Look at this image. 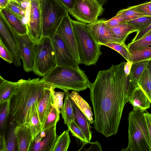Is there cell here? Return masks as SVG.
I'll return each mask as SVG.
<instances>
[{
	"label": "cell",
	"instance_id": "45",
	"mask_svg": "<svg viewBox=\"0 0 151 151\" xmlns=\"http://www.w3.org/2000/svg\"><path fill=\"white\" fill-rule=\"evenodd\" d=\"M68 11L71 10L74 6L76 0H58Z\"/></svg>",
	"mask_w": 151,
	"mask_h": 151
},
{
	"label": "cell",
	"instance_id": "7",
	"mask_svg": "<svg viewBox=\"0 0 151 151\" xmlns=\"http://www.w3.org/2000/svg\"><path fill=\"white\" fill-rule=\"evenodd\" d=\"M57 66L51 38L42 37L34 44V73L44 77Z\"/></svg>",
	"mask_w": 151,
	"mask_h": 151
},
{
	"label": "cell",
	"instance_id": "1",
	"mask_svg": "<svg viewBox=\"0 0 151 151\" xmlns=\"http://www.w3.org/2000/svg\"><path fill=\"white\" fill-rule=\"evenodd\" d=\"M125 62L99 71L89 88L93 109L94 128L106 137L116 134L124 106L133 86L124 70Z\"/></svg>",
	"mask_w": 151,
	"mask_h": 151
},
{
	"label": "cell",
	"instance_id": "5",
	"mask_svg": "<svg viewBox=\"0 0 151 151\" xmlns=\"http://www.w3.org/2000/svg\"><path fill=\"white\" fill-rule=\"evenodd\" d=\"M132 110L128 121L127 147L122 151H151V145L144 113Z\"/></svg>",
	"mask_w": 151,
	"mask_h": 151
},
{
	"label": "cell",
	"instance_id": "11",
	"mask_svg": "<svg viewBox=\"0 0 151 151\" xmlns=\"http://www.w3.org/2000/svg\"><path fill=\"white\" fill-rule=\"evenodd\" d=\"M30 1L29 20L26 25L27 34L35 44L39 41L42 37L40 1Z\"/></svg>",
	"mask_w": 151,
	"mask_h": 151
},
{
	"label": "cell",
	"instance_id": "29",
	"mask_svg": "<svg viewBox=\"0 0 151 151\" xmlns=\"http://www.w3.org/2000/svg\"><path fill=\"white\" fill-rule=\"evenodd\" d=\"M17 124L15 122L10 121L6 140L7 151L17 150L16 129Z\"/></svg>",
	"mask_w": 151,
	"mask_h": 151
},
{
	"label": "cell",
	"instance_id": "28",
	"mask_svg": "<svg viewBox=\"0 0 151 151\" xmlns=\"http://www.w3.org/2000/svg\"><path fill=\"white\" fill-rule=\"evenodd\" d=\"M5 8L20 18L25 24L28 22L29 11L24 9L17 3L10 1Z\"/></svg>",
	"mask_w": 151,
	"mask_h": 151
},
{
	"label": "cell",
	"instance_id": "12",
	"mask_svg": "<svg viewBox=\"0 0 151 151\" xmlns=\"http://www.w3.org/2000/svg\"><path fill=\"white\" fill-rule=\"evenodd\" d=\"M56 126L42 130L32 140L29 151H52L58 136Z\"/></svg>",
	"mask_w": 151,
	"mask_h": 151
},
{
	"label": "cell",
	"instance_id": "37",
	"mask_svg": "<svg viewBox=\"0 0 151 151\" xmlns=\"http://www.w3.org/2000/svg\"><path fill=\"white\" fill-rule=\"evenodd\" d=\"M60 120V114L53 106L52 109L45 122L43 129L45 130L56 125Z\"/></svg>",
	"mask_w": 151,
	"mask_h": 151
},
{
	"label": "cell",
	"instance_id": "36",
	"mask_svg": "<svg viewBox=\"0 0 151 151\" xmlns=\"http://www.w3.org/2000/svg\"><path fill=\"white\" fill-rule=\"evenodd\" d=\"M66 125L72 135L79 139L83 144L89 142L75 121H72Z\"/></svg>",
	"mask_w": 151,
	"mask_h": 151
},
{
	"label": "cell",
	"instance_id": "34",
	"mask_svg": "<svg viewBox=\"0 0 151 151\" xmlns=\"http://www.w3.org/2000/svg\"><path fill=\"white\" fill-rule=\"evenodd\" d=\"M151 45V35L145 36L134 42H131L127 45L129 50H137Z\"/></svg>",
	"mask_w": 151,
	"mask_h": 151
},
{
	"label": "cell",
	"instance_id": "41",
	"mask_svg": "<svg viewBox=\"0 0 151 151\" xmlns=\"http://www.w3.org/2000/svg\"><path fill=\"white\" fill-rule=\"evenodd\" d=\"M105 23L109 27H112L123 23L127 22L120 13L117 12L115 16L108 20H105Z\"/></svg>",
	"mask_w": 151,
	"mask_h": 151
},
{
	"label": "cell",
	"instance_id": "21",
	"mask_svg": "<svg viewBox=\"0 0 151 151\" xmlns=\"http://www.w3.org/2000/svg\"><path fill=\"white\" fill-rule=\"evenodd\" d=\"M72 102L75 115V121L82 130L87 140L90 142L92 136L91 130L92 127L85 115L73 101Z\"/></svg>",
	"mask_w": 151,
	"mask_h": 151
},
{
	"label": "cell",
	"instance_id": "42",
	"mask_svg": "<svg viewBox=\"0 0 151 151\" xmlns=\"http://www.w3.org/2000/svg\"><path fill=\"white\" fill-rule=\"evenodd\" d=\"M0 57L9 63H13L12 58L9 52L0 41Z\"/></svg>",
	"mask_w": 151,
	"mask_h": 151
},
{
	"label": "cell",
	"instance_id": "46",
	"mask_svg": "<svg viewBox=\"0 0 151 151\" xmlns=\"http://www.w3.org/2000/svg\"><path fill=\"white\" fill-rule=\"evenodd\" d=\"M0 151H7L6 140L5 136L0 135Z\"/></svg>",
	"mask_w": 151,
	"mask_h": 151
},
{
	"label": "cell",
	"instance_id": "3",
	"mask_svg": "<svg viewBox=\"0 0 151 151\" xmlns=\"http://www.w3.org/2000/svg\"><path fill=\"white\" fill-rule=\"evenodd\" d=\"M40 79L48 86L61 89L64 92L83 91L89 88L91 84L81 69L57 65Z\"/></svg>",
	"mask_w": 151,
	"mask_h": 151
},
{
	"label": "cell",
	"instance_id": "26",
	"mask_svg": "<svg viewBox=\"0 0 151 151\" xmlns=\"http://www.w3.org/2000/svg\"><path fill=\"white\" fill-rule=\"evenodd\" d=\"M138 86L142 90L151 104V76L147 68L143 72L138 83Z\"/></svg>",
	"mask_w": 151,
	"mask_h": 151
},
{
	"label": "cell",
	"instance_id": "6",
	"mask_svg": "<svg viewBox=\"0 0 151 151\" xmlns=\"http://www.w3.org/2000/svg\"><path fill=\"white\" fill-rule=\"evenodd\" d=\"M40 8L42 37L51 38L68 11L58 0H41Z\"/></svg>",
	"mask_w": 151,
	"mask_h": 151
},
{
	"label": "cell",
	"instance_id": "23",
	"mask_svg": "<svg viewBox=\"0 0 151 151\" xmlns=\"http://www.w3.org/2000/svg\"><path fill=\"white\" fill-rule=\"evenodd\" d=\"M70 95L72 100L86 116L90 124H93L94 120L93 113L88 103L75 91H72Z\"/></svg>",
	"mask_w": 151,
	"mask_h": 151
},
{
	"label": "cell",
	"instance_id": "38",
	"mask_svg": "<svg viewBox=\"0 0 151 151\" xmlns=\"http://www.w3.org/2000/svg\"><path fill=\"white\" fill-rule=\"evenodd\" d=\"M51 87L53 100V106L56 109L58 112L60 114V110L63 105V99L64 97L65 92L56 91L55 88Z\"/></svg>",
	"mask_w": 151,
	"mask_h": 151
},
{
	"label": "cell",
	"instance_id": "40",
	"mask_svg": "<svg viewBox=\"0 0 151 151\" xmlns=\"http://www.w3.org/2000/svg\"><path fill=\"white\" fill-rule=\"evenodd\" d=\"M118 12L122 14L124 20L127 22L142 17L146 16L128 7L126 9L120 10Z\"/></svg>",
	"mask_w": 151,
	"mask_h": 151
},
{
	"label": "cell",
	"instance_id": "24",
	"mask_svg": "<svg viewBox=\"0 0 151 151\" xmlns=\"http://www.w3.org/2000/svg\"><path fill=\"white\" fill-rule=\"evenodd\" d=\"M64 103L60 110V114L64 119L65 124L75 121V115L73 105V102L69 91L65 92Z\"/></svg>",
	"mask_w": 151,
	"mask_h": 151
},
{
	"label": "cell",
	"instance_id": "48",
	"mask_svg": "<svg viewBox=\"0 0 151 151\" xmlns=\"http://www.w3.org/2000/svg\"><path fill=\"white\" fill-rule=\"evenodd\" d=\"M10 1L9 0H0V10L5 8Z\"/></svg>",
	"mask_w": 151,
	"mask_h": 151
},
{
	"label": "cell",
	"instance_id": "13",
	"mask_svg": "<svg viewBox=\"0 0 151 151\" xmlns=\"http://www.w3.org/2000/svg\"><path fill=\"white\" fill-rule=\"evenodd\" d=\"M23 68L27 72L33 71L34 66V44L27 34H17Z\"/></svg>",
	"mask_w": 151,
	"mask_h": 151
},
{
	"label": "cell",
	"instance_id": "25",
	"mask_svg": "<svg viewBox=\"0 0 151 151\" xmlns=\"http://www.w3.org/2000/svg\"><path fill=\"white\" fill-rule=\"evenodd\" d=\"M149 61L133 63L129 76L133 86H138L139 80L144 70L147 68Z\"/></svg>",
	"mask_w": 151,
	"mask_h": 151
},
{
	"label": "cell",
	"instance_id": "17",
	"mask_svg": "<svg viewBox=\"0 0 151 151\" xmlns=\"http://www.w3.org/2000/svg\"><path fill=\"white\" fill-rule=\"evenodd\" d=\"M128 102L135 111H145L150 107L151 103L147 97L140 87H135L129 94Z\"/></svg>",
	"mask_w": 151,
	"mask_h": 151
},
{
	"label": "cell",
	"instance_id": "33",
	"mask_svg": "<svg viewBox=\"0 0 151 151\" xmlns=\"http://www.w3.org/2000/svg\"><path fill=\"white\" fill-rule=\"evenodd\" d=\"M102 45L109 47L121 54L127 62L132 61L131 56L128 47L125 43L110 42L104 43Z\"/></svg>",
	"mask_w": 151,
	"mask_h": 151
},
{
	"label": "cell",
	"instance_id": "10",
	"mask_svg": "<svg viewBox=\"0 0 151 151\" xmlns=\"http://www.w3.org/2000/svg\"><path fill=\"white\" fill-rule=\"evenodd\" d=\"M51 39L57 65L80 69L79 62L61 36L56 33Z\"/></svg>",
	"mask_w": 151,
	"mask_h": 151
},
{
	"label": "cell",
	"instance_id": "15",
	"mask_svg": "<svg viewBox=\"0 0 151 151\" xmlns=\"http://www.w3.org/2000/svg\"><path fill=\"white\" fill-rule=\"evenodd\" d=\"M105 19H97L90 24L87 27L96 42L102 45L104 43L116 42L110 27L105 22Z\"/></svg>",
	"mask_w": 151,
	"mask_h": 151
},
{
	"label": "cell",
	"instance_id": "2",
	"mask_svg": "<svg viewBox=\"0 0 151 151\" xmlns=\"http://www.w3.org/2000/svg\"><path fill=\"white\" fill-rule=\"evenodd\" d=\"M17 87L9 100L10 121L18 127L28 125L32 108L43 96L47 86L39 78L20 79Z\"/></svg>",
	"mask_w": 151,
	"mask_h": 151
},
{
	"label": "cell",
	"instance_id": "9",
	"mask_svg": "<svg viewBox=\"0 0 151 151\" xmlns=\"http://www.w3.org/2000/svg\"><path fill=\"white\" fill-rule=\"evenodd\" d=\"M0 41L5 46L17 67L21 65V57L17 34L12 29L0 14Z\"/></svg>",
	"mask_w": 151,
	"mask_h": 151
},
{
	"label": "cell",
	"instance_id": "35",
	"mask_svg": "<svg viewBox=\"0 0 151 151\" xmlns=\"http://www.w3.org/2000/svg\"><path fill=\"white\" fill-rule=\"evenodd\" d=\"M127 22L133 26L137 32L143 29L151 23V17L143 16Z\"/></svg>",
	"mask_w": 151,
	"mask_h": 151
},
{
	"label": "cell",
	"instance_id": "4",
	"mask_svg": "<svg viewBox=\"0 0 151 151\" xmlns=\"http://www.w3.org/2000/svg\"><path fill=\"white\" fill-rule=\"evenodd\" d=\"M77 45L80 64L89 66L95 64L102 54L101 45L98 43L87 24L71 19Z\"/></svg>",
	"mask_w": 151,
	"mask_h": 151
},
{
	"label": "cell",
	"instance_id": "32",
	"mask_svg": "<svg viewBox=\"0 0 151 151\" xmlns=\"http://www.w3.org/2000/svg\"><path fill=\"white\" fill-rule=\"evenodd\" d=\"M0 135L5 136L7 121L9 115V100L0 104Z\"/></svg>",
	"mask_w": 151,
	"mask_h": 151
},
{
	"label": "cell",
	"instance_id": "53",
	"mask_svg": "<svg viewBox=\"0 0 151 151\" xmlns=\"http://www.w3.org/2000/svg\"><path fill=\"white\" fill-rule=\"evenodd\" d=\"M39 0V1H40L41 0Z\"/></svg>",
	"mask_w": 151,
	"mask_h": 151
},
{
	"label": "cell",
	"instance_id": "8",
	"mask_svg": "<svg viewBox=\"0 0 151 151\" xmlns=\"http://www.w3.org/2000/svg\"><path fill=\"white\" fill-rule=\"evenodd\" d=\"M104 10L96 0H76L68 13L78 21L90 24L97 20Z\"/></svg>",
	"mask_w": 151,
	"mask_h": 151
},
{
	"label": "cell",
	"instance_id": "27",
	"mask_svg": "<svg viewBox=\"0 0 151 151\" xmlns=\"http://www.w3.org/2000/svg\"><path fill=\"white\" fill-rule=\"evenodd\" d=\"M39 103V102H38ZM38 103L34 106L29 126L32 136V140L42 130L37 111Z\"/></svg>",
	"mask_w": 151,
	"mask_h": 151
},
{
	"label": "cell",
	"instance_id": "49",
	"mask_svg": "<svg viewBox=\"0 0 151 151\" xmlns=\"http://www.w3.org/2000/svg\"><path fill=\"white\" fill-rule=\"evenodd\" d=\"M102 6L106 3L107 0H96Z\"/></svg>",
	"mask_w": 151,
	"mask_h": 151
},
{
	"label": "cell",
	"instance_id": "16",
	"mask_svg": "<svg viewBox=\"0 0 151 151\" xmlns=\"http://www.w3.org/2000/svg\"><path fill=\"white\" fill-rule=\"evenodd\" d=\"M53 105V100L51 87L47 86L37 107L38 116L42 129L46 120L51 112Z\"/></svg>",
	"mask_w": 151,
	"mask_h": 151
},
{
	"label": "cell",
	"instance_id": "31",
	"mask_svg": "<svg viewBox=\"0 0 151 151\" xmlns=\"http://www.w3.org/2000/svg\"><path fill=\"white\" fill-rule=\"evenodd\" d=\"M68 129L58 136L52 151H67L71 142Z\"/></svg>",
	"mask_w": 151,
	"mask_h": 151
},
{
	"label": "cell",
	"instance_id": "51",
	"mask_svg": "<svg viewBox=\"0 0 151 151\" xmlns=\"http://www.w3.org/2000/svg\"><path fill=\"white\" fill-rule=\"evenodd\" d=\"M150 35H151V30L146 33L144 37Z\"/></svg>",
	"mask_w": 151,
	"mask_h": 151
},
{
	"label": "cell",
	"instance_id": "50",
	"mask_svg": "<svg viewBox=\"0 0 151 151\" xmlns=\"http://www.w3.org/2000/svg\"><path fill=\"white\" fill-rule=\"evenodd\" d=\"M147 68L150 72L151 76V60L149 61Z\"/></svg>",
	"mask_w": 151,
	"mask_h": 151
},
{
	"label": "cell",
	"instance_id": "19",
	"mask_svg": "<svg viewBox=\"0 0 151 151\" xmlns=\"http://www.w3.org/2000/svg\"><path fill=\"white\" fill-rule=\"evenodd\" d=\"M16 132L17 150L29 151L32 141V136L29 126H17Z\"/></svg>",
	"mask_w": 151,
	"mask_h": 151
},
{
	"label": "cell",
	"instance_id": "43",
	"mask_svg": "<svg viewBox=\"0 0 151 151\" xmlns=\"http://www.w3.org/2000/svg\"><path fill=\"white\" fill-rule=\"evenodd\" d=\"M151 30V23L143 29L137 32L136 35L131 42L138 40L144 37L145 35Z\"/></svg>",
	"mask_w": 151,
	"mask_h": 151
},
{
	"label": "cell",
	"instance_id": "52",
	"mask_svg": "<svg viewBox=\"0 0 151 151\" xmlns=\"http://www.w3.org/2000/svg\"><path fill=\"white\" fill-rule=\"evenodd\" d=\"M10 1H13L15 2H17L19 1V0H9Z\"/></svg>",
	"mask_w": 151,
	"mask_h": 151
},
{
	"label": "cell",
	"instance_id": "44",
	"mask_svg": "<svg viewBox=\"0 0 151 151\" xmlns=\"http://www.w3.org/2000/svg\"><path fill=\"white\" fill-rule=\"evenodd\" d=\"M144 115L146 122L151 145V113L146 111L144 113Z\"/></svg>",
	"mask_w": 151,
	"mask_h": 151
},
{
	"label": "cell",
	"instance_id": "14",
	"mask_svg": "<svg viewBox=\"0 0 151 151\" xmlns=\"http://www.w3.org/2000/svg\"><path fill=\"white\" fill-rule=\"evenodd\" d=\"M56 33L62 37L79 63L77 45L71 22V19L68 13L63 18L58 28Z\"/></svg>",
	"mask_w": 151,
	"mask_h": 151
},
{
	"label": "cell",
	"instance_id": "30",
	"mask_svg": "<svg viewBox=\"0 0 151 151\" xmlns=\"http://www.w3.org/2000/svg\"><path fill=\"white\" fill-rule=\"evenodd\" d=\"M129 50L133 63L151 60V47L147 46L139 50Z\"/></svg>",
	"mask_w": 151,
	"mask_h": 151
},
{
	"label": "cell",
	"instance_id": "18",
	"mask_svg": "<svg viewBox=\"0 0 151 151\" xmlns=\"http://www.w3.org/2000/svg\"><path fill=\"white\" fill-rule=\"evenodd\" d=\"M0 14L16 34L19 35L27 34V30L26 24L20 18L6 8L0 10Z\"/></svg>",
	"mask_w": 151,
	"mask_h": 151
},
{
	"label": "cell",
	"instance_id": "20",
	"mask_svg": "<svg viewBox=\"0 0 151 151\" xmlns=\"http://www.w3.org/2000/svg\"><path fill=\"white\" fill-rule=\"evenodd\" d=\"M110 27L116 42L120 43H124L126 38L130 34L137 32L133 26L127 22Z\"/></svg>",
	"mask_w": 151,
	"mask_h": 151
},
{
	"label": "cell",
	"instance_id": "39",
	"mask_svg": "<svg viewBox=\"0 0 151 151\" xmlns=\"http://www.w3.org/2000/svg\"><path fill=\"white\" fill-rule=\"evenodd\" d=\"M128 7L146 16L151 17V0L139 4Z\"/></svg>",
	"mask_w": 151,
	"mask_h": 151
},
{
	"label": "cell",
	"instance_id": "22",
	"mask_svg": "<svg viewBox=\"0 0 151 151\" xmlns=\"http://www.w3.org/2000/svg\"><path fill=\"white\" fill-rule=\"evenodd\" d=\"M17 87V82H13L0 76V104L9 101Z\"/></svg>",
	"mask_w": 151,
	"mask_h": 151
},
{
	"label": "cell",
	"instance_id": "47",
	"mask_svg": "<svg viewBox=\"0 0 151 151\" xmlns=\"http://www.w3.org/2000/svg\"><path fill=\"white\" fill-rule=\"evenodd\" d=\"M133 62L132 61L125 62L124 65V70L126 76H128L130 73Z\"/></svg>",
	"mask_w": 151,
	"mask_h": 151
}]
</instances>
